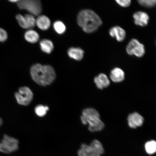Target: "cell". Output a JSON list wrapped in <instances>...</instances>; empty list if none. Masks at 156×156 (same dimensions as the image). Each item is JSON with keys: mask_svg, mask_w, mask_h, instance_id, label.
Wrapping results in <instances>:
<instances>
[{"mask_svg": "<svg viewBox=\"0 0 156 156\" xmlns=\"http://www.w3.org/2000/svg\"><path fill=\"white\" fill-rule=\"evenodd\" d=\"M30 73L32 79L41 86L48 85L54 81L55 72L51 66L36 64L31 67Z\"/></svg>", "mask_w": 156, "mask_h": 156, "instance_id": "cell-1", "label": "cell"}, {"mask_svg": "<svg viewBox=\"0 0 156 156\" xmlns=\"http://www.w3.org/2000/svg\"><path fill=\"white\" fill-rule=\"evenodd\" d=\"M77 22L84 32L87 34L95 32L102 24L100 17L90 9H83L80 12L77 16Z\"/></svg>", "mask_w": 156, "mask_h": 156, "instance_id": "cell-2", "label": "cell"}, {"mask_svg": "<svg viewBox=\"0 0 156 156\" xmlns=\"http://www.w3.org/2000/svg\"><path fill=\"white\" fill-rule=\"evenodd\" d=\"M17 5L19 9L25 10L34 16H39L42 12L40 0H20L17 3Z\"/></svg>", "mask_w": 156, "mask_h": 156, "instance_id": "cell-3", "label": "cell"}, {"mask_svg": "<svg viewBox=\"0 0 156 156\" xmlns=\"http://www.w3.org/2000/svg\"><path fill=\"white\" fill-rule=\"evenodd\" d=\"M18 140L5 134L0 142V152L5 154L13 153L19 148Z\"/></svg>", "mask_w": 156, "mask_h": 156, "instance_id": "cell-4", "label": "cell"}, {"mask_svg": "<svg viewBox=\"0 0 156 156\" xmlns=\"http://www.w3.org/2000/svg\"><path fill=\"white\" fill-rule=\"evenodd\" d=\"M15 97L19 105L26 106L32 102L34 94L29 88L24 87L20 88L18 92L15 94Z\"/></svg>", "mask_w": 156, "mask_h": 156, "instance_id": "cell-5", "label": "cell"}, {"mask_svg": "<svg viewBox=\"0 0 156 156\" xmlns=\"http://www.w3.org/2000/svg\"><path fill=\"white\" fill-rule=\"evenodd\" d=\"M127 53L130 55H134L138 58L142 57L145 54V47L136 39L130 40L126 46Z\"/></svg>", "mask_w": 156, "mask_h": 156, "instance_id": "cell-6", "label": "cell"}, {"mask_svg": "<svg viewBox=\"0 0 156 156\" xmlns=\"http://www.w3.org/2000/svg\"><path fill=\"white\" fill-rule=\"evenodd\" d=\"M127 120L129 126L132 129H136L142 126L144 121L143 117L139 113L136 112L129 115Z\"/></svg>", "mask_w": 156, "mask_h": 156, "instance_id": "cell-7", "label": "cell"}, {"mask_svg": "<svg viewBox=\"0 0 156 156\" xmlns=\"http://www.w3.org/2000/svg\"><path fill=\"white\" fill-rule=\"evenodd\" d=\"M99 118L100 115L96 110L93 108H87L83 111L81 120L82 123L86 125L88 121Z\"/></svg>", "mask_w": 156, "mask_h": 156, "instance_id": "cell-8", "label": "cell"}, {"mask_svg": "<svg viewBox=\"0 0 156 156\" xmlns=\"http://www.w3.org/2000/svg\"><path fill=\"white\" fill-rule=\"evenodd\" d=\"M133 17L135 24L142 27L147 26L149 21V16L143 11H137L134 13Z\"/></svg>", "mask_w": 156, "mask_h": 156, "instance_id": "cell-9", "label": "cell"}, {"mask_svg": "<svg viewBox=\"0 0 156 156\" xmlns=\"http://www.w3.org/2000/svg\"><path fill=\"white\" fill-rule=\"evenodd\" d=\"M109 34L113 38H115L119 42L124 41L126 37V32L123 29L119 26L112 27L109 30Z\"/></svg>", "mask_w": 156, "mask_h": 156, "instance_id": "cell-10", "label": "cell"}, {"mask_svg": "<svg viewBox=\"0 0 156 156\" xmlns=\"http://www.w3.org/2000/svg\"><path fill=\"white\" fill-rule=\"evenodd\" d=\"M94 82L97 87L100 90L106 88L110 85V81L107 76L104 73H101L95 77Z\"/></svg>", "mask_w": 156, "mask_h": 156, "instance_id": "cell-11", "label": "cell"}, {"mask_svg": "<svg viewBox=\"0 0 156 156\" xmlns=\"http://www.w3.org/2000/svg\"><path fill=\"white\" fill-rule=\"evenodd\" d=\"M51 21L46 16L39 15L36 19V25L38 28L42 30H46L50 28Z\"/></svg>", "mask_w": 156, "mask_h": 156, "instance_id": "cell-12", "label": "cell"}, {"mask_svg": "<svg viewBox=\"0 0 156 156\" xmlns=\"http://www.w3.org/2000/svg\"><path fill=\"white\" fill-rule=\"evenodd\" d=\"M67 54L70 58L80 61L83 58L84 51L80 48L72 47L68 49Z\"/></svg>", "mask_w": 156, "mask_h": 156, "instance_id": "cell-13", "label": "cell"}, {"mask_svg": "<svg viewBox=\"0 0 156 156\" xmlns=\"http://www.w3.org/2000/svg\"><path fill=\"white\" fill-rule=\"evenodd\" d=\"M110 79L115 83L121 82L125 79V73L122 69L119 68L113 69L110 74Z\"/></svg>", "mask_w": 156, "mask_h": 156, "instance_id": "cell-14", "label": "cell"}, {"mask_svg": "<svg viewBox=\"0 0 156 156\" xmlns=\"http://www.w3.org/2000/svg\"><path fill=\"white\" fill-rule=\"evenodd\" d=\"M89 131L94 132L101 131L105 127V124L100 119V118L90 121L88 122Z\"/></svg>", "mask_w": 156, "mask_h": 156, "instance_id": "cell-15", "label": "cell"}, {"mask_svg": "<svg viewBox=\"0 0 156 156\" xmlns=\"http://www.w3.org/2000/svg\"><path fill=\"white\" fill-rule=\"evenodd\" d=\"M77 154L78 156H101L94 151L89 145L85 144H82Z\"/></svg>", "mask_w": 156, "mask_h": 156, "instance_id": "cell-16", "label": "cell"}, {"mask_svg": "<svg viewBox=\"0 0 156 156\" xmlns=\"http://www.w3.org/2000/svg\"><path fill=\"white\" fill-rule=\"evenodd\" d=\"M25 40L31 44L36 43L40 39V36L36 31L32 29H29L25 33Z\"/></svg>", "mask_w": 156, "mask_h": 156, "instance_id": "cell-17", "label": "cell"}, {"mask_svg": "<svg viewBox=\"0 0 156 156\" xmlns=\"http://www.w3.org/2000/svg\"><path fill=\"white\" fill-rule=\"evenodd\" d=\"M41 50L44 53L50 54L53 50L54 45L51 41L48 39H43L40 43Z\"/></svg>", "mask_w": 156, "mask_h": 156, "instance_id": "cell-18", "label": "cell"}, {"mask_svg": "<svg viewBox=\"0 0 156 156\" xmlns=\"http://www.w3.org/2000/svg\"><path fill=\"white\" fill-rule=\"evenodd\" d=\"M90 147L95 153L101 155L104 154L105 151L102 144L98 140H94L89 145Z\"/></svg>", "mask_w": 156, "mask_h": 156, "instance_id": "cell-19", "label": "cell"}, {"mask_svg": "<svg viewBox=\"0 0 156 156\" xmlns=\"http://www.w3.org/2000/svg\"><path fill=\"white\" fill-rule=\"evenodd\" d=\"M145 151L148 154L151 155L156 151V142L154 140L146 142L145 145Z\"/></svg>", "mask_w": 156, "mask_h": 156, "instance_id": "cell-20", "label": "cell"}, {"mask_svg": "<svg viewBox=\"0 0 156 156\" xmlns=\"http://www.w3.org/2000/svg\"><path fill=\"white\" fill-rule=\"evenodd\" d=\"M53 27L54 30L59 34H63L66 30L65 24L62 21L59 20L56 21L54 23Z\"/></svg>", "mask_w": 156, "mask_h": 156, "instance_id": "cell-21", "label": "cell"}, {"mask_svg": "<svg viewBox=\"0 0 156 156\" xmlns=\"http://www.w3.org/2000/svg\"><path fill=\"white\" fill-rule=\"evenodd\" d=\"M49 107L40 105L37 106L35 108V112L37 115L41 117H43L47 114L49 110Z\"/></svg>", "mask_w": 156, "mask_h": 156, "instance_id": "cell-22", "label": "cell"}, {"mask_svg": "<svg viewBox=\"0 0 156 156\" xmlns=\"http://www.w3.org/2000/svg\"><path fill=\"white\" fill-rule=\"evenodd\" d=\"M24 16L28 29H31L34 28L36 25V19L35 18L34 16L30 14H27Z\"/></svg>", "mask_w": 156, "mask_h": 156, "instance_id": "cell-23", "label": "cell"}, {"mask_svg": "<svg viewBox=\"0 0 156 156\" xmlns=\"http://www.w3.org/2000/svg\"><path fill=\"white\" fill-rule=\"evenodd\" d=\"M137 1L142 6L149 8L154 7L156 3V0H137Z\"/></svg>", "mask_w": 156, "mask_h": 156, "instance_id": "cell-24", "label": "cell"}, {"mask_svg": "<svg viewBox=\"0 0 156 156\" xmlns=\"http://www.w3.org/2000/svg\"><path fill=\"white\" fill-rule=\"evenodd\" d=\"M17 22L21 28L24 29H28V27L27 25L26 20L24 16L19 14H17L16 17Z\"/></svg>", "mask_w": 156, "mask_h": 156, "instance_id": "cell-25", "label": "cell"}, {"mask_svg": "<svg viewBox=\"0 0 156 156\" xmlns=\"http://www.w3.org/2000/svg\"><path fill=\"white\" fill-rule=\"evenodd\" d=\"M116 2L120 6L127 7L131 4V0H115Z\"/></svg>", "mask_w": 156, "mask_h": 156, "instance_id": "cell-26", "label": "cell"}, {"mask_svg": "<svg viewBox=\"0 0 156 156\" xmlns=\"http://www.w3.org/2000/svg\"><path fill=\"white\" fill-rule=\"evenodd\" d=\"M8 38L7 33L4 29L0 28V42H4Z\"/></svg>", "mask_w": 156, "mask_h": 156, "instance_id": "cell-27", "label": "cell"}, {"mask_svg": "<svg viewBox=\"0 0 156 156\" xmlns=\"http://www.w3.org/2000/svg\"><path fill=\"white\" fill-rule=\"evenodd\" d=\"M9 1L12 3H17L20 1V0H8Z\"/></svg>", "mask_w": 156, "mask_h": 156, "instance_id": "cell-28", "label": "cell"}, {"mask_svg": "<svg viewBox=\"0 0 156 156\" xmlns=\"http://www.w3.org/2000/svg\"><path fill=\"white\" fill-rule=\"evenodd\" d=\"M2 119L1 118H0V126H2Z\"/></svg>", "mask_w": 156, "mask_h": 156, "instance_id": "cell-29", "label": "cell"}]
</instances>
